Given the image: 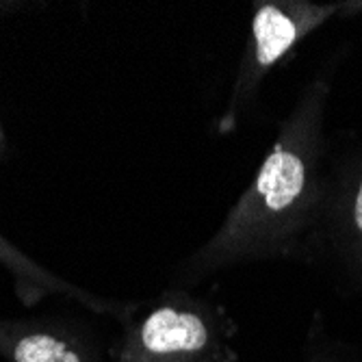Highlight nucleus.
<instances>
[{
    "mask_svg": "<svg viewBox=\"0 0 362 362\" xmlns=\"http://www.w3.org/2000/svg\"><path fill=\"white\" fill-rule=\"evenodd\" d=\"M362 13V0H349V3H341V16H356Z\"/></svg>",
    "mask_w": 362,
    "mask_h": 362,
    "instance_id": "nucleus-7",
    "label": "nucleus"
},
{
    "mask_svg": "<svg viewBox=\"0 0 362 362\" xmlns=\"http://www.w3.org/2000/svg\"><path fill=\"white\" fill-rule=\"evenodd\" d=\"M341 16V3H310V0H258L250 22V35L239 61L228 103L215 130L228 137L239 130L241 119L254 107L265 78L291 57L306 37L327 20Z\"/></svg>",
    "mask_w": 362,
    "mask_h": 362,
    "instance_id": "nucleus-3",
    "label": "nucleus"
},
{
    "mask_svg": "<svg viewBox=\"0 0 362 362\" xmlns=\"http://www.w3.org/2000/svg\"><path fill=\"white\" fill-rule=\"evenodd\" d=\"M310 260H325L362 291V150L330 168Z\"/></svg>",
    "mask_w": 362,
    "mask_h": 362,
    "instance_id": "nucleus-4",
    "label": "nucleus"
},
{
    "mask_svg": "<svg viewBox=\"0 0 362 362\" xmlns=\"http://www.w3.org/2000/svg\"><path fill=\"white\" fill-rule=\"evenodd\" d=\"M111 347V362H237L239 325L226 304L165 288L144 304Z\"/></svg>",
    "mask_w": 362,
    "mask_h": 362,
    "instance_id": "nucleus-2",
    "label": "nucleus"
},
{
    "mask_svg": "<svg viewBox=\"0 0 362 362\" xmlns=\"http://www.w3.org/2000/svg\"><path fill=\"white\" fill-rule=\"evenodd\" d=\"M9 154V141L5 137V130H3V124H0V163H3Z\"/></svg>",
    "mask_w": 362,
    "mask_h": 362,
    "instance_id": "nucleus-8",
    "label": "nucleus"
},
{
    "mask_svg": "<svg viewBox=\"0 0 362 362\" xmlns=\"http://www.w3.org/2000/svg\"><path fill=\"white\" fill-rule=\"evenodd\" d=\"M308 362H330V360H327L325 356H313V358H310Z\"/></svg>",
    "mask_w": 362,
    "mask_h": 362,
    "instance_id": "nucleus-10",
    "label": "nucleus"
},
{
    "mask_svg": "<svg viewBox=\"0 0 362 362\" xmlns=\"http://www.w3.org/2000/svg\"><path fill=\"white\" fill-rule=\"evenodd\" d=\"M22 5L18 3H0V18H5V16H11L20 9Z\"/></svg>",
    "mask_w": 362,
    "mask_h": 362,
    "instance_id": "nucleus-9",
    "label": "nucleus"
},
{
    "mask_svg": "<svg viewBox=\"0 0 362 362\" xmlns=\"http://www.w3.org/2000/svg\"><path fill=\"white\" fill-rule=\"evenodd\" d=\"M0 358L7 362H103L89 337L54 317H0Z\"/></svg>",
    "mask_w": 362,
    "mask_h": 362,
    "instance_id": "nucleus-5",
    "label": "nucleus"
},
{
    "mask_svg": "<svg viewBox=\"0 0 362 362\" xmlns=\"http://www.w3.org/2000/svg\"><path fill=\"white\" fill-rule=\"evenodd\" d=\"M0 267L11 276L13 291L22 306L26 308L37 306L40 302L50 298V295H65V298L74 300L76 304L85 306L95 315H107L124 323L141 306V302H122V300L117 302V300L98 298V295L59 278L57 274L35 262L30 256H26L18 245L7 241L3 235H0Z\"/></svg>",
    "mask_w": 362,
    "mask_h": 362,
    "instance_id": "nucleus-6",
    "label": "nucleus"
},
{
    "mask_svg": "<svg viewBox=\"0 0 362 362\" xmlns=\"http://www.w3.org/2000/svg\"><path fill=\"white\" fill-rule=\"evenodd\" d=\"M334 68L321 70L282 119L260 168L213 233L178 267L180 282L262 260H308L330 185L325 115Z\"/></svg>",
    "mask_w": 362,
    "mask_h": 362,
    "instance_id": "nucleus-1",
    "label": "nucleus"
}]
</instances>
